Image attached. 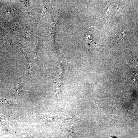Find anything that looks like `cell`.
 Listing matches in <instances>:
<instances>
[{
	"label": "cell",
	"instance_id": "5b68a950",
	"mask_svg": "<svg viewBox=\"0 0 138 138\" xmlns=\"http://www.w3.org/2000/svg\"><path fill=\"white\" fill-rule=\"evenodd\" d=\"M14 101L4 98H0V105L5 106L14 104Z\"/></svg>",
	"mask_w": 138,
	"mask_h": 138
},
{
	"label": "cell",
	"instance_id": "8992f818",
	"mask_svg": "<svg viewBox=\"0 0 138 138\" xmlns=\"http://www.w3.org/2000/svg\"><path fill=\"white\" fill-rule=\"evenodd\" d=\"M6 12L10 17H13L16 15V9L15 8L11 7L7 10Z\"/></svg>",
	"mask_w": 138,
	"mask_h": 138
},
{
	"label": "cell",
	"instance_id": "52a82bcc",
	"mask_svg": "<svg viewBox=\"0 0 138 138\" xmlns=\"http://www.w3.org/2000/svg\"><path fill=\"white\" fill-rule=\"evenodd\" d=\"M19 23L16 21L13 22L11 24V28L13 30H16L19 28Z\"/></svg>",
	"mask_w": 138,
	"mask_h": 138
},
{
	"label": "cell",
	"instance_id": "7c38bea8",
	"mask_svg": "<svg viewBox=\"0 0 138 138\" xmlns=\"http://www.w3.org/2000/svg\"><path fill=\"white\" fill-rule=\"evenodd\" d=\"M7 26L5 23H0V29H4L6 28Z\"/></svg>",
	"mask_w": 138,
	"mask_h": 138
},
{
	"label": "cell",
	"instance_id": "30bf717a",
	"mask_svg": "<svg viewBox=\"0 0 138 138\" xmlns=\"http://www.w3.org/2000/svg\"><path fill=\"white\" fill-rule=\"evenodd\" d=\"M125 30H124V29H121L120 30L119 32L120 36H119V37H118V38H119V39H120L121 40L125 37L123 36L122 34H125Z\"/></svg>",
	"mask_w": 138,
	"mask_h": 138
},
{
	"label": "cell",
	"instance_id": "4fadbf2b",
	"mask_svg": "<svg viewBox=\"0 0 138 138\" xmlns=\"http://www.w3.org/2000/svg\"><path fill=\"white\" fill-rule=\"evenodd\" d=\"M112 138H115V137H112Z\"/></svg>",
	"mask_w": 138,
	"mask_h": 138
},
{
	"label": "cell",
	"instance_id": "9c48e42d",
	"mask_svg": "<svg viewBox=\"0 0 138 138\" xmlns=\"http://www.w3.org/2000/svg\"><path fill=\"white\" fill-rule=\"evenodd\" d=\"M22 4L23 7L26 10H28L29 9V5L28 2L26 1H20Z\"/></svg>",
	"mask_w": 138,
	"mask_h": 138
},
{
	"label": "cell",
	"instance_id": "6da1fadb",
	"mask_svg": "<svg viewBox=\"0 0 138 138\" xmlns=\"http://www.w3.org/2000/svg\"><path fill=\"white\" fill-rule=\"evenodd\" d=\"M5 41L8 42L19 50L26 57L27 61L29 71L32 72L34 71L32 62L28 55L24 47L21 44L20 40L16 36L6 35L2 36L0 39V44L2 42Z\"/></svg>",
	"mask_w": 138,
	"mask_h": 138
},
{
	"label": "cell",
	"instance_id": "ba28073f",
	"mask_svg": "<svg viewBox=\"0 0 138 138\" xmlns=\"http://www.w3.org/2000/svg\"><path fill=\"white\" fill-rule=\"evenodd\" d=\"M25 30L26 37L27 39H29L31 35L32 31L31 29L29 28H25Z\"/></svg>",
	"mask_w": 138,
	"mask_h": 138
},
{
	"label": "cell",
	"instance_id": "8fae6325",
	"mask_svg": "<svg viewBox=\"0 0 138 138\" xmlns=\"http://www.w3.org/2000/svg\"><path fill=\"white\" fill-rule=\"evenodd\" d=\"M136 75L137 73H136V72H135V73H134L131 75L134 83V82L135 83V80L137 78Z\"/></svg>",
	"mask_w": 138,
	"mask_h": 138
},
{
	"label": "cell",
	"instance_id": "3957f363",
	"mask_svg": "<svg viewBox=\"0 0 138 138\" xmlns=\"http://www.w3.org/2000/svg\"><path fill=\"white\" fill-rule=\"evenodd\" d=\"M74 121H67L62 125L61 129L62 132L66 138H71L74 130L73 123Z\"/></svg>",
	"mask_w": 138,
	"mask_h": 138
},
{
	"label": "cell",
	"instance_id": "277c9868",
	"mask_svg": "<svg viewBox=\"0 0 138 138\" xmlns=\"http://www.w3.org/2000/svg\"><path fill=\"white\" fill-rule=\"evenodd\" d=\"M22 83L19 82L16 84L13 87L12 89L14 95L16 97L20 96L22 90Z\"/></svg>",
	"mask_w": 138,
	"mask_h": 138
},
{
	"label": "cell",
	"instance_id": "7a4b0ae2",
	"mask_svg": "<svg viewBox=\"0 0 138 138\" xmlns=\"http://www.w3.org/2000/svg\"><path fill=\"white\" fill-rule=\"evenodd\" d=\"M33 116L34 120L39 122H60L70 120L73 118H66L61 116L39 113L34 114Z\"/></svg>",
	"mask_w": 138,
	"mask_h": 138
}]
</instances>
